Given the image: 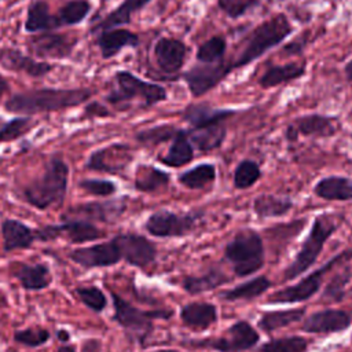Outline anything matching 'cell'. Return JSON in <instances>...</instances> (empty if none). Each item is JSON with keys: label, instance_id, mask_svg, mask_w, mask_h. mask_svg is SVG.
<instances>
[{"label": "cell", "instance_id": "obj_1", "mask_svg": "<svg viewBox=\"0 0 352 352\" xmlns=\"http://www.w3.org/2000/svg\"><path fill=\"white\" fill-rule=\"evenodd\" d=\"M89 88H38L11 95L4 110L11 114L30 117L40 113H51L77 107L92 96Z\"/></svg>", "mask_w": 352, "mask_h": 352}, {"label": "cell", "instance_id": "obj_2", "mask_svg": "<svg viewBox=\"0 0 352 352\" xmlns=\"http://www.w3.org/2000/svg\"><path fill=\"white\" fill-rule=\"evenodd\" d=\"M69 175V165L60 157H52L44 172L23 187V199L38 210L60 206L66 198Z\"/></svg>", "mask_w": 352, "mask_h": 352}, {"label": "cell", "instance_id": "obj_3", "mask_svg": "<svg viewBox=\"0 0 352 352\" xmlns=\"http://www.w3.org/2000/svg\"><path fill=\"white\" fill-rule=\"evenodd\" d=\"M292 32L293 28L285 14H276L258 23L249 33L241 54L234 59V62H231L232 69H241L250 65L265 52L279 45Z\"/></svg>", "mask_w": 352, "mask_h": 352}, {"label": "cell", "instance_id": "obj_4", "mask_svg": "<svg viewBox=\"0 0 352 352\" xmlns=\"http://www.w3.org/2000/svg\"><path fill=\"white\" fill-rule=\"evenodd\" d=\"M116 87L109 92L106 100L113 106L128 104L140 100L142 107H153L168 99V92L161 84L146 81L129 70H117L114 74Z\"/></svg>", "mask_w": 352, "mask_h": 352}, {"label": "cell", "instance_id": "obj_5", "mask_svg": "<svg viewBox=\"0 0 352 352\" xmlns=\"http://www.w3.org/2000/svg\"><path fill=\"white\" fill-rule=\"evenodd\" d=\"M337 227H338V223L334 216H330V214L316 216L294 260L285 270L283 278L286 280H290L304 274L307 270H309L318 260L324 243L333 235Z\"/></svg>", "mask_w": 352, "mask_h": 352}, {"label": "cell", "instance_id": "obj_6", "mask_svg": "<svg viewBox=\"0 0 352 352\" xmlns=\"http://www.w3.org/2000/svg\"><path fill=\"white\" fill-rule=\"evenodd\" d=\"M224 257L231 263L236 276L257 272L264 264L263 239L254 230H241L226 245Z\"/></svg>", "mask_w": 352, "mask_h": 352}, {"label": "cell", "instance_id": "obj_7", "mask_svg": "<svg viewBox=\"0 0 352 352\" xmlns=\"http://www.w3.org/2000/svg\"><path fill=\"white\" fill-rule=\"evenodd\" d=\"M110 296L114 308L113 320L121 326L132 340H136L140 344H143V341L151 334L154 329V319H169L173 315L172 309H140L114 292H111Z\"/></svg>", "mask_w": 352, "mask_h": 352}, {"label": "cell", "instance_id": "obj_8", "mask_svg": "<svg viewBox=\"0 0 352 352\" xmlns=\"http://www.w3.org/2000/svg\"><path fill=\"white\" fill-rule=\"evenodd\" d=\"M202 214V212L176 213L172 210L160 209L147 217L144 221V230L157 238L186 236L195 230Z\"/></svg>", "mask_w": 352, "mask_h": 352}, {"label": "cell", "instance_id": "obj_9", "mask_svg": "<svg viewBox=\"0 0 352 352\" xmlns=\"http://www.w3.org/2000/svg\"><path fill=\"white\" fill-rule=\"evenodd\" d=\"M260 340L258 333L254 327L245 322L239 320L231 324L227 329V333L217 338H204V340H190L184 342L192 348L214 349L219 352H241L253 348Z\"/></svg>", "mask_w": 352, "mask_h": 352}, {"label": "cell", "instance_id": "obj_10", "mask_svg": "<svg viewBox=\"0 0 352 352\" xmlns=\"http://www.w3.org/2000/svg\"><path fill=\"white\" fill-rule=\"evenodd\" d=\"M349 253L351 252H342L341 254H338V256L333 257L330 261H327L319 270H316V271L311 272L309 275H307L305 278H302L298 283L275 292L274 294L270 296L267 302L268 304H294V302H301V301L311 298L320 289L324 275L334 267V264H337L341 258H344Z\"/></svg>", "mask_w": 352, "mask_h": 352}, {"label": "cell", "instance_id": "obj_11", "mask_svg": "<svg viewBox=\"0 0 352 352\" xmlns=\"http://www.w3.org/2000/svg\"><path fill=\"white\" fill-rule=\"evenodd\" d=\"M77 43L78 37L65 33H56L54 30L32 34L28 38L26 45L33 56L44 59L47 62V59L59 60L70 58Z\"/></svg>", "mask_w": 352, "mask_h": 352}, {"label": "cell", "instance_id": "obj_12", "mask_svg": "<svg viewBox=\"0 0 352 352\" xmlns=\"http://www.w3.org/2000/svg\"><path fill=\"white\" fill-rule=\"evenodd\" d=\"M231 62H217L213 65L197 63L182 74L190 94L194 98H199L213 88H216L228 74L232 73Z\"/></svg>", "mask_w": 352, "mask_h": 352}, {"label": "cell", "instance_id": "obj_13", "mask_svg": "<svg viewBox=\"0 0 352 352\" xmlns=\"http://www.w3.org/2000/svg\"><path fill=\"white\" fill-rule=\"evenodd\" d=\"M126 204L124 199H111V201H92L82 202L74 206H70L60 216V220H85L89 223H113L121 217L125 212Z\"/></svg>", "mask_w": 352, "mask_h": 352}, {"label": "cell", "instance_id": "obj_14", "mask_svg": "<svg viewBox=\"0 0 352 352\" xmlns=\"http://www.w3.org/2000/svg\"><path fill=\"white\" fill-rule=\"evenodd\" d=\"M67 257L85 270L111 267L122 260L113 238L106 242L73 249L67 253Z\"/></svg>", "mask_w": 352, "mask_h": 352}, {"label": "cell", "instance_id": "obj_15", "mask_svg": "<svg viewBox=\"0 0 352 352\" xmlns=\"http://www.w3.org/2000/svg\"><path fill=\"white\" fill-rule=\"evenodd\" d=\"M113 239L118 246L121 258L133 267L144 268L150 265L157 257L155 245L143 235L125 232L117 234L113 236Z\"/></svg>", "mask_w": 352, "mask_h": 352}, {"label": "cell", "instance_id": "obj_16", "mask_svg": "<svg viewBox=\"0 0 352 352\" xmlns=\"http://www.w3.org/2000/svg\"><path fill=\"white\" fill-rule=\"evenodd\" d=\"M154 59L158 69L166 74L177 73L187 58V45L175 37H160L153 48Z\"/></svg>", "mask_w": 352, "mask_h": 352}, {"label": "cell", "instance_id": "obj_17", "mask_svg": "<svg viewBox=\"0 0 352 352\" xmlns=\"http://www.w3.org/2000/svg\"><path fill=\"white\" fill-rule=\"evenodd\" d=\"M0 66L6 70L23 73L34 78L47 76L54 67L51 63L36 60L33 56L12 47H0Z\"/></svg>", "mask_w": 352, "mask_h": 352}, {"label": "cell", "instance_id": "obj_18", "mask_svg": "<svg viewBox=\"0 0 352 352\" xmlns=\"http://www.w3.org/2000/svg\"><path fill=\"white\" fill-rule=\"evenodd\" d=\"M236 113L238 110L235 109L213 107L208 103H190L182 110L180 117L190 125V128L198 129L214 124H223L227 118L235 116Z\"/></svg>", "mask_w": 352, "mask_h": 352}, {"label": "cell", "instance_id": "obj_19", "mask_svg": "<svg viewBox=\"0 0 352 352\" xmlns=\"http://www.w3.org/2000/svg\"><path fill=\"white\" fill-rule=\"evenodd\" d=\"M351 315L341 309H323L312 314L302 322L307 333H341L351 326Z\"/></svg>", "mask_w": 352, "mask_h": 352}, {"label": "cell", "instance_id": "obj_20", "mask_svg": "<svg viewBox=\"0 0 352 352\" xmlns=\"http://www.w3.org/2000/svg\"><path fill=\"white\" fill-rule=\"evenodd\" d=\"M95 43L100 51V56L103 59H110L118 55L124 48H136L140 38L129 29L116 28L99 32Z\"/></svg>", "mask_w": 352, "mask_h": 352}, {"label": "cell", "instance_id": "obj_21", "mask_svg": "<svg viewBox=\"0 0 352 352\" xmlns=\"http://www.w3.org/2000/svg\"><path fill=\"white\" fill-rule=\"evenodd\" d=\"M0 232L4 252L25 250L32 248L36 242L34 228H30L16 219H4L0 224Z\"/></svg>", "mask_w": 352, "mask_h": 352}, {"label": "cell", "instance_id": "obj_22", "mask_svg": "<svg viewBox=\"0 0 352 352\" xmlns=\"http://www.w3.org/2000/svg\"><path fill=\"white\" fill-rule=\"evenodd\" d=\"M12 275L19 280L21 286L29 292L47 289L52 282L51 270L45 263H16L12 267Z\"/></svg>", "mask_w": 352, "mask_h": 352}, {"label": "cell", "instance_id": "obj_23", "mask_svg": "<svg viewBox=\"0 0 352 352\" xmlns=\"http://www.w3.org/2000/svg\"><path fill=\"white\" fill-rule=\"evenodd\" d=\"M26 33L54 32L60 28L56 14H51L50 4L45 0H33L28 6L23 23Z\"/></svg>", "mask_w": 352, "mask_h": 352}, {"label": "cell", "instance_id": "obj_24", "mask_svg": "<svg viewBox=\"0 0 352 352\" xmlns=\"http://www.w3.org/2000/svg\"><path fill=\"white\" fill-rule=\"evenodd\" d=\"M151 0H122L117 8L106 14L100 21L94 23L89 33H99L102 30L116 29L129 25L132 21V14L143 10Z\"/></svg>", "mask_w": 352, "mask_h": 352}, {"label": "cell", "instance_id": "obj_25", "mask_svg": "<svg viewBox=\"0 0 352 352\" xmlns=\"http://www.w3.org/2000/svg\"><path fill=\"white\" fill-rule=\"evenodd\" d=\"M298 135L311 138H330L338 131L337 117L319 113L305 114L293 122Z\"/></svg>", "mask_w": 352, "mask_h": 352}, {"label": "cell", "instance_id": "obj_26", "mask_svg": "<svg viewBox=\"0 0 352 352\" xmlns=\"http://www.w3.org/2000/svg\"><path fill=\"white\" fill-rule=\"evenodd\" d=\"M307 73V62H287L285 65H275L268 67L258 78L261 88H274L302 77Z\"/></svg>", "mask_w": 352, "mask_h": 352}, {"label": "cell", "instance_id": "obj_27", "mask_svg": "<svg viewBox=\"0 0 352 352\" xmlns=\"http://www.w3.org/2000/svg\"><path fill=\"white\" fill-rule=\"evenodd\" d=\"M194 158V147L188 139L187 129H179L172 139L166 154L158 157V161L169 168H180L190 164Z\"/></svg>", "mask_w": 352, "mask_h": 352}, {"label": "cell", "instance_id": "obj_28", "mask_svg": "<svg viewBox=\"0 0 352 352\" xmlns=\"http://www.w3.org/2000/svg\"><path fill=\"white\" fill-rule=\"evenodd\" d=\"M59 236L66 238L70 243H84L100 239L106 235L103 230L85 220H65L58 224Z\"/></svg>", "mask_w": 352, "mask_h": 352}, {"label": "cell", "instance_id": "obj_29", "mask_svg": "<svg viewBox=\"0 0 352 352\" xmlns=\"http://www.w3.org/2000/svg\"><path fill=\"white\" fill-rule=\"evenodd\" d=\"M314 194L326 201H351L352 180L344 176H326L316 182Z\"/></svg>", "mask_w": 352, "mask_h": 352}, {"label": "cell", "instance_id": "obj_30", "mask_svg": "<svg viewBox=\"0 0 352 352\" xmlns=\"http://www.w3.org/2000/svg\"><path fill=\"white\" fill-rule=\"evenodd\" d=\"M182 322L192 329H208L217 320V308L210 302H190L180 311Z\"/></svg>", "mask_w": 352, "mask_h": 352}, {"label": "cell", "instance_id": "obj_31", "mask_svg": "<svg viewBox=\"0 0 352 352\" xmlns=\"http://www.w3.org/2000/svg\"><path fill=\"white\" fill-rule=\"evenodd\" d=\"M187 135L194 148L208 153L219 148L224 143L227 136V128L223 124H214L198 129L188 128Z\"/></svg>", "mask_w": 352, "mask_h": 352}, {"label": "cell", "instance_id": "obj_32", "mask_svg": "<svg viewBox=\"0 0 352 352\" xmlns=\"http://www.w3.org/2000/svg\"><path fill=\"white\" fill-rule=\"evenodd\" d=\"M293 205L294 204L289 197H279L274 194H260L253 199V210L260 219L285 216Z\"/></svg>", "mask_w": 352, "mask_h": 352}, {"label": "cell", "instance_id": "obj_33", "mask_svg": "<svg viewBox=\"0 0 352 352\" xmlns=\"http://www.w3.org/2000/svg\"><path fill=\"white\" fill-rule=\"evenodd\" d=\"M170 176L153 165H139L135 173L133 187L140 192H154L169 184Z\"/></svg>", "mask_w": 352, "mask_h": 352}, {"label": "cell", "instance_id": "obj_34", "mask_svg": "<svg viewBox=\"0 0 352 352\" xmlns=\"http://www.w3.org/2000/svg\"><path fill=\"white\" fill-rule=\"evenodd\" d=\"M230 278L219 268H210L201 275H188L183 279V289L190 294H201L228 282Z\"/></svg>", "mask_w": 352, "mask_h": 352}, {"label": "cell", "instance_id": "obj_35", "mask_svg": "<svg viewBox=\"0 0 352 352\" xmlns=\"http://www.w3.org/2000/svg\"><path fill=\"white\" fill-rule=\"evenodd\" d=\"M216 180V166L210 162L198 164L177 176V182L190 190H202Z\"/></svg>", "mask_w": 352, "mask_h": 352}, {"label": "cell", "instance_id": "obj_36", "mask_svg": "<svg viewBox=\"0 0 352 352\" xmlns=\"http://www.w3.org/2000/svg\"><path fill=\"white\" fill-rule=\"evenodd\" d=\"M305 308H293L283 311H270L261 315L258 320V327L265 333H271L276 329L286 327L294 322H298L304 318Z\"/></svg>", "mask_w": 352, "mask_h": 352}, {"label": "cell", "instance_id": "obj_37", "mask_svg": "<svg viewBox=\"0 0 352 352\" xmlns=\"http://www.w3.org/2000/svg\"><path fill=\"white\" fill-rule=\"evenodd\" d=\"M271 286V282L265 276L253 278L245 283H241L230 290L221 293V298L227 301H236V300H253L261 294H264Z\"/></svg>", "mask_w": 352, "mask_h": 352}, {"label": "cell", "instance_id": "obj_38", "mask_svg": "<svg viewBox=\"0 0 352 352\" xmlns=\"http://www.w3.org/2000/svg\"><path fill=\"white\" fill-rule=\"evenodd\" d=\"M91 10L92 4L88 0H69L56 12L60 28L80 25L85 21Z\"/></svg>", "mask_w": 352, "mask_h": 352}, {"label": "cell", "instance_id": "obj_39", "mask_svg": "<svg viewBox=\"0 0 352 352\" xmlns=\"http://www.w3.org/2000/svg\"><path fill=\"white\" fill-rule=\"evenodd\" d=\"M263 176L260 165L253 160H242L234 170L232 184L236 190H246L254 186Z\"/></svg>", "mask_w": 352, "mask_h": 352}, {"label": "cell", "instance_id": "obj_40", "mask_svg": "<svg viewBox=\"0 0 352 352\" xmlns=\"http://www.w3.org/2000/svg\"><path fill=\"white\" fill-rule=\"evenodd\" d=\"M226 51H227L226 38L221 36H213L198 47L195 58L199 63L213 65L224 60Z\"/></svg>", "mask_w": 352, "mask_h": 352}, {"label": "cell", "instance_id": "obj_41", "mask_svg": "<svg viewBox=\"0 0 352 352\" xmlns=\"http://www.w3.org/2000/svg\"><path fill=\"white\" fill-rule=\"evenodd\" d=\"M179 129L180 128H176L170 124H160L139 131L135 135V139L144 146H157L169 140L172 142V139L177 135Z\"/></svg>", "mask_w": 352, "mask_h": 352}, {"label": "cell", "instance_id": "obj_42", "mask_svg": "<svg viewBox=\"0 0 352 352\" xmlns=\"http://www.w3.org/2000/svg\"><path fill=\"white\" fill-rule=\"evenodd\" d=\"M308 341L304 337L293 336L275 338L261 345L258 352H307Z\"/></svg>", "mask_w": 352, "mask_h": 352}, {"label": "cell", "instance_id": "obj_43", "mask_svg": "<svg viewBox=\"0 0 352 352\" xmlns=\"http://www.w3.org/2000/svg\"><path fill=\"white\" fill-rule=\"evenodd\" d=\"M78 300L92 312L99 314L107 307L106 294L96 286H78L76 287Z\"/></svg>", "mask_w": 352, "mask_h": 352}, {"label": "cell", "instance_id": "obj_44", "mask_svg": "<svg viewBox=\"0 0 352 352\" xmlns=\"http://www.w3.org/2000/svg\"><path fill=\"white\" fill-rule=\"evenodd\" d=\"M51 338V333L45 327H26L21 330H15L14 341L26 348H38L44 345Z\"/></svg>", "mask_w": 352, "mask_h": 352}, {"label": "cell", "instance_id": "obj_45", "mask_svg": "<svg viewBox=\"0 0 352 352\" xmlns=\"http://www.w3.org/2000/svg\"><path fill=\"white\" fill-rule=\"evenodd\" d=\"M30 117H14L0 128V144L12 142L30 131Z\"/></svg>", "mask_w": 352, "mask_h": 352}, {"label": "cell", "instance_id": "obj_46", "mask_svg": "<svg viewBox=\"0 0 352 352\" xmlns=\"http://www.w3.org/2000/svg\"><path fill=\"white\" fill-rule=\"evenodd\" d=\"M78 187L95 197H110L117 192V184L107 179H82L78 182Z\"/></svg>", "mask_w": 352, "mask_h": 352}, {"label": "cell", "instance_id": "obj_47", "mask_svg": "<svg viewBox=\"0 0 352 352\" xmlns=\"http://www.w3.org/2000/svg\"><path fill=\"white\" fill-rule=\"evenodd\" d=\"M258 0H217L219 8L231 19H238L254 8Z\"/></svg>", "mask_w": 352, "mask_h": 352}, {"label": "cell", "instance_id": "obj_48", "mask_svg": "<svg viewBox=\"0 0 352 352\" xmlns=\"http://www.w3.org/2000/svg\"><path fill=\"white\" fill-rule=\"evenodd\" d=\"M82 116L85 118H95V117L96 118L98 117L99 118H106V117H110L111 113H110V110L104 104H102V103H99L96 100H92V102L85 104Z\"/></svg>", "mask_w": 352, "mask_h": 352}, {"label": "cell", "instance_id": "obj_49", "mask_svg": "<svg viewBox=\"0 0 352 352\" xmlns=\"http://www.w3.org/2000/svg\"><path fill=\"white\" fill-rule=\"evenodd\" d=\"M100 340L96 338H89L84 340L81 344V352H100Z\"/></svg>", "mask_w": 352, "mask_h": 352}, {"label": "cell", "instance_id": "obj_50", "mask_svg": "<svg viewBox=\"0 0 352 352\" xmlns=\"http://www.w3.org/2000/svg\"><path fill=\"white\" fill-rule=\"evenodd\" d=\"M56 338H58L60 342L67 344V341L70 340V334H69V331H67L66 329H59V330L56 331Z\"/></svg>", "mask_w": 352, "mask_h": 352}, {"label": "cell", "instance_id": "obj_51", "mask_svg": "<svg viewBox=\"0 0 352 352\" xmlns=\"http://www.w3.org/2000/svg\"><path fill=\"white\" fill-rule=\"evenodd\" d=\"M10 91V84H8V81L0 74V99L3 98V95L6 94V92H8Z\"/></svg>", "mask_w": 352, "mask_h": 352}, {"label": "cell", "instance_id": "obj_52", "mask_svg": "<svg viewBox=\"0 0 352 352\" xmlns=\"http://www.w3.org/2000/svg\"><path fill=\"white\" fill-rule=\"evenodd\" d=\"M344 73L348 81H352V59H349L344 66Z\"/></svg>", "mask_w": 352, "mask_h": 352}, {"label": "cell", "instance_id": "obj_53", "mask_svg": "<svg viewBox=\"0 0 352 352\" xmlns=\"http://www.w3.org/2000/svg\"><path fill=\"white\" fill-rule=\"evenodd\" d=\"M56 352H76V348L73 345H69V344H63L60 345Z\"/></svg>", "mask_w": 352, "mask_h": 352}, {"label": "cell", "instance_id": "obj_54", "mask_svg": "<svg viewBox=\"0 0 352 352\" xmlns=\"http://www.w3.org/2000/svg\"><path fill=\"white\" fill-rule=\"evenodd\" d=\"M153 352H179V351H175V349H161V351H153Z\"/></svg>", "mask_w": 352, "mask_h": 352}, {"label": "cell", "instance_id": "obj_55", "mask_svg": "<svg viewBox=\"0 0 352 352\" xmlns=\"http://www.w3.org/2000/svg\"><path fill=\"white\" fill-rule=\"evenodd\" d=\"M1 1H6V0H0V3H1Z\"/></svg>", "mask_w": 352, "mask_h": 352}]
</instances>
